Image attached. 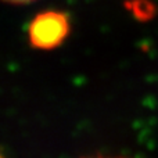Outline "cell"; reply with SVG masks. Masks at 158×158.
<instances>
[{
    "instance_id": "cell-1",
    "label": "cell",
    "mask_w": 158,
    "mask_h": 158,
    "mask_svg": "<svg viewBox=\"0 0 158 158\" xmlns=\"http://www.w3.org/2000/svg\"><path fill=\"white\" fill-rule=\"evenodd\" d=\"M71 31L69 18L61 11H42L28 27V39L35 49L52 50L63 44Z\"/></svg>"
},
{
    "instance_id": "cell-2",
    "label": "cell",
    "mask_w": 158,
    "mask_h": 158,
    "mask_svg": "<svg viewBox=\"0 0 158 158\" xmlns=\"http://www.w3.org/2000/svg\"><path fill=\"white\" fill-rule=\"evenodd\" d=\"M0 2L10 3V4H28V3H32L33 0H0Z\"/></svg>"
}]
</instances>
